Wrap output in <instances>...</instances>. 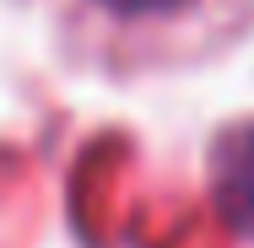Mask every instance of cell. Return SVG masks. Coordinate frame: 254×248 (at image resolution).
<instances>
[{
  "label": "cell",
  "mask_w": 254,
  "mask_h": 248,
  "mask_svg": "<svg viewBox=\"0 0 254 248\" xmlns=\"http://www.w3.org/2000/svg\"><path fill=\"white\" fill-rule=\"evenodd\" d=\"M60 44L103 76H162L227 54L254 27V0H54Z\"/></svg>",
  "instance_id": "obj_1"
},
{
  "label": "cell",
  "mask_w": 254,
  "mask_h": 248,
  "mask_svg": "<svg viewBox=\"0 0 254 248\" xmlns=\"http://www.w3.org/2000/svg\"><path fill=\"white\" fill-rule=\"evenodd\" d=\"M211 189H216V205L222 216L254 238V124H238L227 130L216 151H211Z\"/></svg>",
  "instance_id": "obj_2"
}]
</instances>
